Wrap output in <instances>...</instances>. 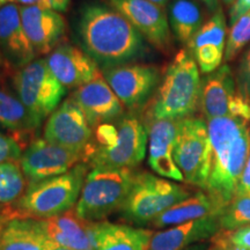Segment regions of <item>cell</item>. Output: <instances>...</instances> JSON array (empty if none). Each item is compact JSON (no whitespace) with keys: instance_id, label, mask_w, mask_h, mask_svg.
Returning <instances> with one entry per match:
<instances>
[{"instance_id":"cell-32","label":"cell","mask_w":250,"mask_h":250,"mask_svg":"<svg viewBox=\"0 0 250 250\" xmlns=\"http://www.w3.org/2000/svg\"><path fill=\"white\" fill-rule=\"evenodd\" d=\"M23 148L12 136L0 132V164L8 161H20Z\"/></svg>"},{"instance_id":"cell-42","label":"cell","mask_w":250,"mask_h":250,"mask_svg":"<svg viewBox=\"0 0 250 250\" xmlns=\"http://www.w3.org/2000/svg\"><path fill=\"white\" fill-rule=\"evenodd\" d=\"M148 1H151V2H153V4H155V5L161 6V7H166V6L169 4L171 0H148Z\"/></svg>"},{"instance_id":"cell-9","label":"cell","mask_w":250,"mask_h":250,"mask_svg":"<svg viewBox=\"0 0 250 250\" xmlns=\"http://www.w3.org/2000/svg\"><path fill=\"white\" fill-rule=\"evenodd\" d=\"M173 155L184 181L205 190L211 170L212 155L205 120L188 117L179 121Z\"/></svg>"},{"instance_id":"cell-28","label":"cell","mask_w":250,"mask_h":250,"mask_svg":"<svg viewBox=\"0 0 250 250\" xmlns=\"http://www.w3.org/2000/svg\"><path fill=\"white\" fill-rule=\"evenodd\" d=\"M28 187L19 161L0 164V204L11 205L22 197Z\"/></svg>"},{"instance_id":"cell-21","label":"cell","mask_w":250,"mask_h":250,"mask_svg":"<svg viewBox=\"0 0 250 250\" xmlns=\"http://www.w3.org/2000/svg\"><path fill=\"white\" fill-rule=\"evenodd\" d=\"M220 230L219 215L197 219L154 233L148 250H184L212 239Z\"/></svg>"},{"instance_id":"cell-7","label":"cell","mask_w":250,"mask_h":250,"mask_svg":"<svg viewBox=\"0 0 250 250\" xmlns=\"http://www.w3.org/2000/svg\"><path fill=\"white\" fill-rule=\"evenodd\" d=\"M133 169L90 168L78 201L76 213L87 223L103 221L123 205L133 181Z\"/></svg>"},{"instance_id":"cell-27","label":"cell","mask_w":250,"mask_h":250,"mask_svg":"<svg viewBox=\"0 0 250 250\" xmlns=\"http://www.w3.org/2000/svg\"><path fill=\"white\" fill-rule=\"evenodd\" d=\"M168 21L175 39L188 45L204 24V13L197 0H171Z\"/></svg>"},{"instance_id":"cell-45","label":"cell","mask_w":250,"mask_h":250,"mask_svg":"<svg viewBox=\"0 0 250 250\" xmlns=\"http://www.w3.org/2000/svg\"><path fill=\"white\" fill-rule=\"evenodd\" d=\"M0 59H2V58H1V56H0Z\"/></svg>"},{"instance_id":"cell-1","label":"cell","mask_w":250,"mask_h":250,"mask_svg":"<svg viewBox=\"0 0 250 250\" xmlns=\"http://www.w3.org/2000/svg\"><path fill=\"white\" fill-rule=\"evenodd\" d=\"M78 35L83 50L103 68L130 64L145 52V39L116 9L89 2L80 12Z\"/></svg>"},{"instance_id":"cell-16","label":"cell","mask_w":250,"mask_h":250,"mask_svg":"<svg viewBox=\"0 0 250 250\" xmlns=\"http://www.w3.org/2000/svg\"><path fill=\"white\" fill-rule=\"evenodd\" d=\"M72 100L79 105L92 129L117 121L125 107L101 74L86 85L74 89Z\"/></svg>"},{"instance_id":"cell-22","label":"cell","mask_w":250,"mask_h":250,"mask_svg":"<svg viewBox=\"0 0 250 250\" xmlns=\"http://www.w3.org/2000/svg\"><path fill=\"white\" fill-rule=\"evenodd\" d=\"M94 250H148L153 233L142 227L109 221L90 223Z\"/></svg>"},{"instance_id":"cell-10","label":"cell","mask_w":250,"mask_h":250,"mask_svg":"<svg viewBox=\"0 0 250 250\" xmlns=\"http://www.w3.org/2000/svg\"><path fill=\"white\" fill-rule=\"evenodd\" d=\"M199 108L205 121L237 117L250 122V102L237 90L236 78L227 64L202 79Z\"/></svg>"},{"instance_id":"cell-24","label":"cell","mask_w":250,"mask_h":250,"mask_svg":"<svg viewBox=\"0 0 250 250\" xmlns=\"http://www.w3.org/2000/svg\"><path fill=\"white\" fill-rule=\"evenodd\" d=\"M224 208L225 206L218 203L208 192L199 191L162 212L151 225L155 228L173 227L210 215H220Z\"/></svg>"},{"instance_id":"cell-13","label":"cell","mask_w":250,"mask_h":250,"mask_svg":"<svg viewBox=\"0 0 250 250\" xmlns=\"http://www.w3.org/2000/svg\"><path fill=\"white\" fill-rule=\"evenodd\" d=\"M102 76L125 108L138 109L147 102L160 81L154 65L124 64L103 68Z\"/></svg>"},{"instance_id":"cell-8","label":"cell","mask_w":250,"mask_h":250,"mask_svg":"<svg viewBox=\"0 0 250 250\" xmlns=\"http://www.w3.org/2000/svg\"><path fill=\"white\" fill-rule=\"evenodd\" d=\"M14 93L27 110L42 124L59 107L66 88L49 70L45 58H36L12 74Z\"/></svg>"},{"instance_id":"cell-18","label":"cell","mask_w":250,"mask_h":250,"mask_svg":"<svg viewBox=\"0 0 250 250\" xmlns=\"http://www.w3.org/2000/svg\"><path fill=\"white\" fill-rule=\"evenodd\" d=\"M0 56L13 72L37 58L23 29L20 6L14 2L0 8Z\"/></svg>"},{"instance_id":"cell-31","label":"cell","mask_w":250,"mask_h":250,"mask_svg":"<svg viewBox=\"0 0 250 250\" xmlns=\"http://www.w3.org/2000/svg\"><path fill=\"white\" fill-rule=\"evenodd\" d=\"M235 78L237 90L247 101L250 102V44L243 52Z\"/></svg>"},{"instance_id":"cell-25","label":"cell","mask_w":250,"mask_h":250,"mask_svg":"<svg viewBox=\"0 0 250 250\" xmlns=\"http://www.w3.org/2000/svg\"><path fill=\"white\" fill-rule=\"evenodd\" d=\"M46 240L40 219L15 217L0 230V250H44Z\"/></svg>"},{"instance_id":"cell-43","label":"cell","mask_w":250,"mask_h":250,"mask_svg":"<svg viewBox=\"0 0 250 250\" xmlns=\"http://www.w3.org/2000/svg\"><path fill=\"white\" fill-rule=\"evenodd\" d=\"M221 1H223V4L225 6H227V7H230V6H232L234 2H235V0H221Z\"/></svg>"},{"instance_id":"cell-2","label":"cell","mask_w":250,"mask_h":250,"mask_svg":"<svg viewBox=\"0 0 250 250\" xmlns=\"http://www.w3.org/2000/svg\"><path fill=\"white\" fill-rule=\"evenodd\" d=\"M206 123L212 155L204 191L226 208L236 195L240 176L250 154V122L220 117Z\"/></svg>"},{"instance_id":"cell-44","label":"cell","mask_w":250,"mask_h":250,"mask_svg":"<svg viewBox=\"0 0 250 250\" xmlns=\"http://www.w3.org/2000/svg\"><path fill=\"white\" fill-rule=\"evenodd\" d=\"M9 2H11V0H0V8L4 7L5 5L9 4Z\"/></svg>"},{"instance_id":"cell-47","label":"cell","mask_w":250,"mask_h":250,"mask_svg":"<svg viewBox=\"0 0 250 250\" xmlns=\"http://www.w3.org/2000/svg\"><path fill=\"white\" fill-rule=\"evenodd\" d=\"M210 250H211V249H210Z\"/></svg>"},{"instance_id":"cell-20","label":"cell","mask_w":250,"mask_h":250,"mask_svg":"<svg viewBox=\"0 0 250 250\" xmlns=\"http://www.w3.org/2000/svg\"><path fill=\"white\" fill-rule=\"evenodd\" d=\"M179 121L149 118L146 124L148 132V166L156 175L164 179L184 181L183 175L174 160V145Z\"/></svg>"},{"instance_id":"cell-17","label":"cell","mask_w":250,"mask_h":250,"mask_svg":"<svg viewBox=\"0 0 250 250\" xmlns=\"http://www.w3.org/2000/svg\"><path fill=\"white\" fill-rule=\"evenodd\" d=\"M49 70L65 88H79L102 74L99 65L83 49L61 44L45 57Z\"/></svg>"},{"instance_id":"cell-23","label":"cell","mask_w":250,"mask_h":250,"mask_svg":"<svg viewBox=\"0 0 250 250\" xmlns=\"http://www.w3.org/2000/svg\"><path fill=\"white\" fill-rule=\"evenodd\" d=\"M46 237L73 250H94L90 239V223L78 217L76 211L48 219H40Z\"/></svg>"},{"instance_id":"cell-3","label":"cell","mask_w":250,"mask_h":250,"mask_svg":"<svg viewBox=\"0 0 250 250\" xmlns=\"http://www.w3.org/2000/svg\"><path fill=\"white\" fill-rule=\"evenodd\" d=\"M147 126L136 114L123 115L116 124L96 127L92 145L86 153L89 168L133 169L146 156Z\"/></svg>"},{"instance_id":"cell-36","label":"cell","mask_w":250,"mask_h":250,"mask_svg":"<svg viewBox=\"0 0 250 250\" xmlns=\"http://www.w3.org/2000/svg\"><path fill=\"white\" fill-rule=\"evenodd\" d=\"M17 217L13 211L12 205H6V204H0V230L6 226V224L8 223L11 219Z\"/></svg>"},{"instance_id":"cell-14","label":"cell","mask_w":250,"mask_h":250,"mask_svg":"<svg viewBox=\"0 0 250 250\" xmlns=\"http://www.w3.org/2000/svg\"><path fill=\"white\" fill-rule=\"evenodd\" d=\"M121 13L149 44L162 52L171 48V34L165 7L148 0H105Z\"/></svg>"},{"instance_id":"cell-12","label":"cell","mask_w":250,"mask_h":250,"mask_svg":"<svg viewBox=\"0 0 250 250\" xmlns=\"http://www.w3.org/2000/svg\"><path fill=\"white\" fill-rule=\"evenodd\" d=\"M43 138L71 151L86 153L92 145L94 131L79 105L68 98L48 117Z\"/></svg>"},{"instance_id":"cell-41","label":"cell","mask_w":250,"mask_h":250,"mask_svg":"<svg viewBox=\"0 0 250 250\" xmlns=\"http://www.w3.org/2000/svg\"><path fill=\"white\" fill-rule=\"evenodd\" d=\"M184 250H208V243H197L195 246L189 247V248L184 249Z\"/></svg>"},{"instance_id":"cell-26","label":"cell","mask_w":250,"mask_h":250,"mask_svg":"<svg viewBox=\"0 0 250 250\" xmlns=\"http://www.w3.org/2000/svg\"><path fill=\"white\" fill-rule=\"evenodd\" d=\"M0 125L15 134L22 147L24 136H30L41 126L35 118L27 110L17 94L9 92L0 83Z\"/></svg>"},{"instance_id":"cell-15","label":"cell","mask_w":250,"mask_h":250,"mask_svg":"<svg viewBox=\"0 0 250 250\" xmlns=\"http://www.w3.org/2000/svg\"><path fill=\"white\" fill-rule=\"evenodd\" d=\"M20 17L36 56H48L61 45L66 33V21L62 13L40 6H20Z\"/></svg>"},{"instance_id":"cell-35","label":"cell","mask_w":250,"mask_h":250,"mask_svg":"<svg viewBox=\"0 0 250 250\" xmlns=\"http://www.w3.org/2000/svg\"><path fill=\"white\" fill-rule=\"evenodd\" d=\"M237 195L250 196V154L246 162L245 168H243L241 176H240L235 196Z\"/></svg>"},{"instance_id":"cell-19","label":"cell","mask_w":250,"mask_h":250,"mask_svg":"<svg viewBox=\"0 0 250 250\" xmlns=\"http://www.w3.org/2000/svg\"><path fill=\"white\" fill-rule=\"evenodd\" d=\"M227 42V21L221 7L204 22L188 44L199 71L208 74L221 66Z\"/></svg>"},{"instance_id":"cell-4","label":"cell","mask_w":250,"mask_h":250,"mask_svg":"<svg viewBox=\"0 0 250 250\" xmlns=\"http://www.w3.org/2000/svg\"><path fill=\"white\" fill-rule=\"evenodd\" d=\"M199 67L188 49L177 52L165 72L153 100L149 117L180 121L192 117L199 108L202 79Z\"/></svg>"},{"instance_id":"cell-6","label":"cell","mask_w":250,"mask_h":250,"mask_svg":"<svg viewBox=\"0 0 250 250\" xmlns=\"http://www.w3.org/2000/svg\"><path fill=\"white\" fill-rule=\"evenodd\" d=\"M190 196L191 192L180 184L147 171H139L134 173L129 195L118 212L127 223L145 226Z\"/></svg>"},{"instance_id":"cell-39","label":"cell","mask_w":250,"mask_h":250,"mask_svg":"<svg viewBox=\"0 0 250 250\" xmlns=\"http://www.w3.org/2000/svg\"><path fill=\"white\" fill-rule=\"evenodd\" d=\"M44 250H73V249L66 248V247L58 245V243H56V242L51 241V240L48 239V240H46V241H45Z\"/></svg>"},{"instance_id":"cell-5","label":"cell","mask_w":250,"mask_h":250,"mask_svg":"<svg viewBox=\"0 0 250 250\" xmlns=\"http://www.w3.org/2000/svg\"><path fill=\"white\" fill-rule=\"evenodd\" d=\"M89 169L81 162L67 173L28 184L22 197L11 204L15 215L48 219L74 210Z\"/></svg>"},{"instance_id":"cell-38","label":"cell","mask_w":250,"mask_h":250,"mask_svg":"<svg viewBox=\"0 0 250 250\" xmlns=\"http://www.w3.org/2000/svg\"><path fill=\"white\" fill-rule=\"evenodd\" d=\"M51 8L59 13H65L68 9L71 0H49Z\"/></svg>"},{"instance_id":"cell-33","label":"cell","mask_w":250,"mask_h":250,"mask_svg":"<svg viewBox=\"0 0 250 250\" xmlns=\"http://www.w3.org/2000/svg\"><path fill=\"white\" fill-rule=\"evenodd\" d=\"M224 235L230 245L245 250H250V225L235 230H224Z\"/></svg>"},{"instance_id":"cell-30","label":"cell","mask_w":250,"mask_h":250,"mask_svg":"<svg viewBox=\"0 0 250 250\" xmlns=\"http://www.w3.org/2000/svg\"><path fill=\"white\" fill-rule=\"evenodd\" d=\"M248 43H250V11L243 14L233 26H230L227 35L225 61H234Z\"/></svg>"},{"instance_id":"cell-37","label":"cell","mask_w":250,"mask_h":250,"mask_svg":"<svg viewBox=\"0 0 250 250\" xmlns=\"http://www.w3.org/2000/svg\"><path fill=\"white\" fill-rule=\"evenodd\" d=\"M11 2L19 6H40V7L51 8L49 0H11Z\"/></svg>"},{"instance_id":"cell-29","label":"cell","mask_w":250,"mask_h":250,"mask_svg":"<svg viewBox=\"0 0 250 250\" xmlns=\"http://www.w3.org/2000/svg\"><path fill=\"white\" fill-rule=\"evenodd\" d=\"M224 230H235L250 225V196L237 195L219 215Z\"/></svg>"},{"instance_id":"cell-46","label":"cell","mask_w":250,"mask_h":250,"mask_svg":"<svg viewBox=\"0 0 250 250\" xmlns=\"http://www.w3.org/2000/svg\"><path fill=\"white\" fill-rule=\"evenodd\" d=\"M211 250H213V249H211Z\"/></svg>"},{"instance_id":"cell-40","label":"cell","mask_w":250,"mask_h":250,"mask_svg":"<svg viewBox=\"0 0 250 250\" xmlns=\"http://www.w3.org/2000/svg\"><path fill=\"white\" fill-rule=\"evenodd\" d=\"M199 1H202L206 6V8L210 12H213V13L220 8V6H219V1L220 0H199Z\"/></svg>"},{"instance_id":"cell-11","label":"cell","mask_w":250,"mask_h":250,"mask_svg":"<svg viewBox=\"0 0 250 250\" xmlns=\"http://www.w3.org/2000/svg\"><path fill=\"white\" fill-rule=\"evenodd\" d=\"M19 162L30 184L67 173L85 162V155L39 138L31 140L23 148Z\"/></svg>"},{"instance_id":"cell-34","label":"cell","mask_w":250,"mask_h":250,"mask_svg":"<svg viewBox=\"0 0 250 250\" xmlns=\"http://www.w3.org/2000/svg\"><path fill=\"white\" fill-rule=\"evenodd\" d=\"M250 11V0H235V2L230 6L228 11V18H229V26L234 23L242 17L243 14L248 13Z\"/></svg>"}]
</instances>
